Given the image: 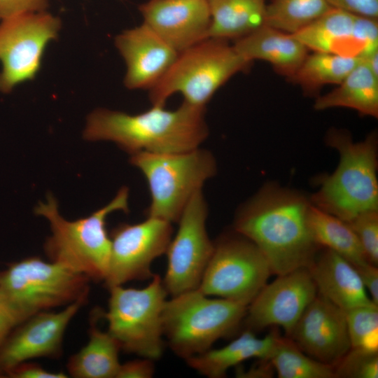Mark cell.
Segmentation results:
<instances>
[{
  "label": "cell",
  "instance_id": "f1b7e54d",
  "mask_svg": "<svg viewBox=\"0 0 378 378\" xmlns=\"http://www.w3.org/2000/svg\"><path fill=\"white\" fill-rule=\"evenodd\" d=\"M331 8L326 0H273L266 6L265 24L294 34Z\"/></svg>",
  "mask_w": 378,
  "mask_h": 378
},
{
  "label": "cell",
  "instance_id": "4dcf8cb0",
  "mask_svg": "<svg viewBox=\"0 0 378 378\" xmlns=\"http://www.w3.org/2000/svg\"><path fill=\"white\" fill-rule=\"evenodd\" d=\"M334 369L335 378H377L378 351L350 348Z\"/></svg>",
  "mask_w": 378,
  "mask_h": 378
},
{
  "label": "cell",
  "instance_id": "5b68a950",
  "mask_svg": "<svg viewBox=\"0 0 378 378\" xmlns=\"http://www.w3.org/2000/svg\"><path fill=\"white\" fill-rule=\"evenodd\" d=\"M90 280L61 263L26 258L0 272V308L16 326L34 314L88 297Z\"/></svg>",
  "mask_w": 378,
  "mask_h": 378
},
{
  "label": "cell",
  "instance_id": "277c9868",
  "mask_svg": "<svg viewBox=\"0 0 378 378\" xmlns=\"http://www.w3.org/2000/svg\"><path fill=\"white\" fill-rule=\"evenodd\" d=\"M326 140L338 151L340 162L323 178L312 204L346 222L363 211L378 210L377 134L355 142L347 132L332 129Z\"/></svg>",
  "mask_w": 378,
  "mask_h": 378
},
{
  "label": "cell",
  "instance_id": "603a6c76",
  "mask_svg": "<svg viewBox=\"0 0 378 378\" xmlns=\"http://www.w3.org/2000/svg\"><path fill=\"white\" fill-rule=\"evenodd\" d=\"M335 107L354 109L365 115L378 116V76L364 59L331 92L318 97L314 108L318 111Z\"/></svg>",
  "mask_w": 378,
  "mask_h": 378
},
{
  "label": "cell",
  "instance_id": "d4e9b609",
  "mask_svg": "<svg viewBox=\"0 0 378 378\" xmlns=\"http://www.w3.org/2000/svg\"><path fill=\"white\" fill-rule=\"evenodd\" d=\"M120 349L117 340L92 322L88 342L69 360V374L76 378H116L121 364Z\"/></svg>",
  "mask_w": 378,
  "mask_h": 378
},
{
  "label": "cell",
  "instance_id": "5bb4252c",
  "mask_svg": "<svg viewBox=\"0 0 378 378\" xmlns=\"http://www.w3.org/2000/svg\"><path fill=\"white\" fill-rule=\"evenodd\" d=\"M316 295V285L307 267L277 275L248 305L244 321L248 330L280 326L288 336Z\"/></svg>",
  "mask_w": 378,
  "mask_h": 378
},
{
  "label": "cell",
  "instance_id": "d590c367",
  "mask_svg": "<svg viewBox=\"0 0 378 378\" xmlns=\"http://www.w3.org/2000/svg\"><path fill=\"white\" fill-rule=\"evenodd\" d=\"M4 377L11 378H66L63 372H52L42 366L28 361L20 363L8 370Z\"/></svg>",
  "mask_w": 378,
  "mask_h": 378
},
{
  "label": "cell",
  "instance_id": "4fadbf2b",
  "mask_svg": "<svg viewBox=\"0 0 378 378\" xmlns=\"http://www.w3.org/2000/svg\"><path fill=\"white\" fill-rule=\"evenodd\" d=\"M171 223L155 217L138 223H122L111 232L108 288L135 280L151 279L154 260L165 254L172 239Z\"/></svg>",
  "mask_w": 378,
  "mask_h": 378
},
{
  "label": "cell",
  "instance_id": "f35d334b",
  "mask_svg": "<svg viewBox=\"0 0 378 378\" xmlns=\"http://www.w3.org/2000/svg\"><path fill=\"white\" fill-rule=\"evenodd\" d=\"M15 327V324L12 318L0 308V347Z\"/></svg>",
  "mask_w": 378,
  "mask_h": 378
},
{
  "label": "cell",
  "instance_id": "7c38bea8",
  "mask_svg": "<svg viewBox=\"0 0 378 378\" xmlns=\"http://www.w3.org/2000/svg\"><path fill=\"white\" fill-rule=\"evenodd\" d=\"M207 216L208 206L200 190L185 207L165 253L167 267L162 281L172 296L199 288L214 250L206 231Z\"/></svg>",
  "mask_w": 378,
  "mask_h": 378
},
{
  "label": "cell",
  "instance_id": "836d02e7",
  "mask_svg": "<svg viewBox=\"0 0 378 378\" xmlns=\"http://www.w3.org/2000/svg\"><path fill=\"white\" fill-rule=\"evenodd\" d=\"M332 8L356 15L377 19L378 0H326Z\"/></svg>",
  "mask_w": 378,
  "mask_h": 378
},
{
  "label": "cell",
  "instance_id": "9a60e30c",
  "mask_svg": "<svg viewBox=\"0 0 378 378\" xmlns=\"http://www.w3.org/2000/svg\"><path fill=\"white\" fill-rule=\"evenodd\" d=\"M88 297L57 312H42L17 325L0 347V375L16 365L38 358H58L65 330Z\"/></svg>",
  "mask_w": 378,
  "mask_h": 378
},
{
  "label": "cell",
  "instance_id": "e0dca14e",
  "mask_svg": "<svg viewBox=\"0 0 378 378\" xmlns=\"http://www.w3.org/2000/svg\"><path fill=\"white\" fill-rule=\"evenodd\" d=\"M139 10L144 23L178 52L209 38L207 0H149Z\"/></svg>",
  "mask_w": 378,
  "mask_h": 378
},
{
  "label": "cell",
  "instance_id": "44dd1931",
  "mask_svg": "<svg viewBox=\"0 0 378 378\" xmlns=\"http://www.w3.org/2000/svg\"><path fill=\"white\" fill-rule=\"evenodd\" d=\"M233 46L246 60L266 61L289 78L308 55L306 46L293 34L266 24L236 40Z\"/></svg>",
  "mask_w": 378,
  "mask_h": 378
},
{
  "label": "cell",
  "instance_id": "ba28073f",
  "mask_svg": "<svg viewBox=\"0 0 378 378\" xmlns=\"http://www.w3.org/2000/svg\"><path fill=\"white\" fill-rule=\"evenodd\" d=\"M131 164L145 176L150 194L147 216L177 223L192 195L217 172L214 156L200 147L178 153L140 152Z\"/></svg>",
  "mask_w": 378,
  "mask_h": 378
},
{
  "label": "cell",
  "instance_id": "7a4b0ae2",
  "mask_svg": "<svg viewBox=\"0 0 378 378\" xmlns=\"http://www.w3.org/2000/svg\"><path fill=\"white\" fill-rule=\"evenodd\" d=\"M206 108L185 102L174 110L154 106L136 115L97 108L87 118L83 136L110 141L130 155L140 153H178L200 147L209 134Z\"/></svg>",
  "mask_w": 378,
  "mask_h": 378
},
{
  "label": "cell",
  "instance_id": "8d00e7d4",
  "mask_svg": "<svg viewBox=\"0 0 378 378\" xmlns=\"http://www.w3.org/2000/svg\"><path fill=\"white\" fill-rule=\"evenodd\" d=\"M362 284L371 300L378 305V268L377 266L367 263L355 267Z\"/></svg>",
  "mask_w": 378,
  "mask_h": 378
},
{
  "label": "cell",
  "instance_id": "8992f818",
  "mask_svg": "<svg viewBox=\"0 0 378 378\" xmlns=\"http://www.w3.org/2000/svg\"><path fill=\"white\" fill-rule=\"evenodd\" d=\"M251 63L226 40L208 38L178 53L163 76L148 90L149 100L152 105L164 106L172 95L180 93L183 102L206 108L216 91Z\"/></svg>",
  "mask_w": 378,
  "mask_h": 378
},
{
  "label": "cell",
  "instance_id": "ffe728a7",
  "mask_svg": "<svg viewBox=\"0 0 378 378\" xmlns=\"http://www.w3.org/2000/svg\"><path fill=\"white\" fill-rule=\"evenodd\" d=\"M307 268L317 293L343 310L374 304L355 266L335 251L320 248Z\"/></svg>",
  "mask_w": 378,
  "mask_h": 378
},
{
  "label": "cell",
  "instance_id": "8fae6325",
  "mask_svg": "<svg viewBox=\"0 0 378 378\" xmlns=\"http://www.w3.org/2000/svg\"><path fill=\"white\" fill-rule=\"evenodd\" d=\"M62 23L47 11L15 15L0 22V92H10L38 72L47 45L57 38Z\"/></svg>",
  "mask_w": 378,
  "mask_h": 378
},
{
  "label": "cell",
  "instance_id": "d6a6232c",
  "mask_svg": "<svg viewBox=\"0 0 378 378\" xmlns=\"http://www.w3.org/2000/svg\"><path fill=\"white\" fill-rule=\"evenodd\" d=\"M49 0H0V20L27 13L46 11Z\"/></svg>",
  "mask_w": 378,
  "mask_h": 378
},
{
  "label": "cell",
  "instance_id": "74e56055",
  "mask_svg": "<svg viewBox=\"0 0 378 378\" xmlns=\"http://www.w3.org/2000/svg\"><path fill=\"white\" fill-rule=\"evenodd\" d=\"M274 367L270 359H258L257 364L245 371L241 368L236 375L244 378H269L272 377L274 372Z\"/></svg>",
  "mask_w": 378,
  "mask_h": 378
},
{
  "label": "cell",
  "instance_id": "9c48e42d",
  "mask_svg": "<svg viewBox=\"0 0 378 378\" xmlns=\"http://www.w3.org/2000/svg\"><path fill=\"white\" fill-rule=\"evenodd\" d=\"M110 297L104 317L108 332L120 349L141 358L156 360L163 349L162 312L167 292L162 279L153 274L143 288H108Z\"/></svg>",
  "mask_w": 378,
  "mask_h": 378
},
{
  "label": "cell",
  "instance_id": "7402d4cb",
  "mask_svg": "<svg viewBox=\"0 0 378 378\" xmlns=\"http://www.w3.org/2000/svg\"><path fill=\"white\" fill-rule=\"evenodd\" d=\"M279 335L273 331L263 338L257 337L247 330L228 344L219 349H209L186 360L200 374L210 378L224 377L232 367L250 358L270 359Z\"/></svg>",
  "mask_w": 378,
  "mask_h": 378
},
{
  "label": "cell",
  "instance_id": "484cf974",
  "mask_svg": "<svg viewBox=\"0 0 378 378\" xmlns=\"http://www.w3.org/2000/svg\"><path fill=\"white\" fill-rule=\"evenodd\" d=\"M309 225L319 247L335 251L355 267L369 263L358 237L346 221L312 204Z\"/></svg>",
  "mask_w": 378,
  "mask_h": 378
},
{
  "label": "cell",
  "instance_id": "52a82bcc",
  "mask_svg": "<svg viewBox=\"0 0 378 378\" xmlns=\"http://www.w3.org/2000/svg\"><path fill=\"white\" fill-rule=\"evenodd\" d=\"M247 306L195 289L172 296L162 312L163 335L185 360L211 349L244 321Z\"/></svg>",
  "mask_w": 378,
  "mask_h": 378
},
{
  "label": "cell",
  "instance_id": "f546056e",
  "mask_svg": "<svg viewBox=\"0 0 378 378\" xmlns=\"http://www.w3.org/2000/svg\"><path fill=\"white\" fill-rule=\"evenodd\" d=\"M351 348L378 351V305H362L345 311Z\"/></svg>",
  "mask_w": 378,
  "mask_h": 378
},
{
  "label": "cell",
  "instance_id": "4316f807",
  "mask_svg": "<svg viewBox=\"0 0 378 378\" xmlns=\"http://www.w3.org/2000/svg\"><path fill=\"white\" fill-rule=\"evenodd\" d=\"M363 59L314 52L307 55L290 78L307 90L326 84L339 85Z\"/></svg>",
  "mask_w": 378,
  "mask_h": 378
},
{
  "label": "cell",
  "instance_id": "cb8c5ba5",
  "mask_svg": "<svg viewBox=\"0 0 378 378\" xmlns=\"http://www.w3.org/2000/svg\"><path fill=\"white\" fill-rule=\"evenodd\" d=\"M266 0H207L211 24L209 37L242 38L265 24Z\"/></svg>",
  "mask_w": 378,
  "mask_h": 378
},
{
  "label": "cell",
  "instance_id": "6da1fadb",
  "mask_svg": "<svg viewBox=\"0 0 378 378\" xmlns=\"http://www.w3.org/2000/svg\"><path fill=\"white\" fill-rule=\"evenodd\" d=\"M311 205L297 191L267 185L239 208L234 230L260 249L272 274L307 267L321 248L309 225Z\"/></svg>",
  "mask_w": 378,
  "mask_h": 378
},
{
  "label": "cell",
  "instance_id": "ac0fdd59",
  "mask_svg": "<svg viewBox=\"0 0 378 378\" xmlns=\"http://www.w3.org/2000/svg\"><path fill=\"white\" fill-rule=\"evenodd\" d=\"M114 43L125 60L124 84L130 90L150 89L178 53L144 22L117 35Z\"/></svg>",
  "mask_w": 378,
  "mask_h": 378
},
{
  "label": "cell",
  "instance_id": "30bf717a",
  "mask_svg": "<svg viewBox=\"0 0 378 378\" xmlns=\"http://www.w3.org/2000/svg\"><path fill=\"white\" fill-rule=\"evenodd\" d=\"M235 234L222 236L214 242L213 253L197 289L208 296L248 307L272 272L260 249L245 237Z\"/></svg>",
  "mask_w": 378,
  "mask_h": 378
},
{
  "label": "cell",
  "instance_id": "2e32d148",
  "mask_svg": "<svg viewBox=\"0 0 378 378\" xmlns=\"http://www.w3.org/2000/svg\"><path fill=\"white\" fill-rule=\"evenodd\" d=\"M287 337L310 357L332 366L351 348L345 311L318 293Z\"/></svg>",
  "mask_w": 378,
  "mask_h": 378
},
{
  "label": "cell",
  "instance_id": "3957f363",
  "mask_svg": "<svg viewBox=\"0 0 378 378\" xmlns=\"http://www.w3.org/2000/svg\"><path fill=\"white\" fill-rule=\"evenodd\" d=\"M129 189L121 188L106 205L90 216L74 221L59 213L52 195L46 202H40L35 213L48 220L52 234L45 244L50 261L64 265L90 280H105L109 265L111 240L106 227V218L112 212L129 211Z\"/></svg>",
  "mask_w": 378,
  "mask_h": 378
},
{
  "label": "cell",
  "instance_id": "1f68e13d",
  "mask_svg": "<svg viewBox=\"0 0 378 378\" xmlns=\"http://www.w3.org/2000/svg\"><path fill=\"white\" fill-rule=\"evenodd\" d=\"M358 237L369 263L378 265V210L360 213L346 222Z\"/></svg>",
  "mask_w": 378,
  "mask_h": 378
},
{
  "label": "cell",
  "instance_id": "83f0119b",
  "mask_svg": "<svg viewBox=\"0 0 378 378\" xmlns=\"http://www.w3.org/2000/svg\"><path fill=\"white\" fill-rule=\"evenodd\" d=\"M270 360L279 378H335L334 366L310 357L287 336L279 335Z\"/></svg>",
  "mask_w": 378,
  "mask_h": 378
},
{
  "label": "cell",
  "instance_id": "e575fe53",
  "mask_svg": "<svg viewBox=\"0 0 378 378\" xmlns=\"http://www.w3.org/2000/svg\"><path fill=\"white\" fill-rule=\"evenodd\" d=\"M154 372L153 360L142 358L120 364L116 378H150Z\"/></svg>",
  "mask_w": 378,
  "mask_h": 378
},
{
  "label": "cell",
  "instance_id": "d6986e66",
  "mask_svg": "<svg viewBox=\"0 0 378 378\" xmlns=\"http://www.w3.org/2000/svg\"><path fill=\"white\" fill-rule=\"evenodd\" d=\"M293 35L314 52L365 58L378 50L366 41L358 16L335 8Z\"/></svg>",
  "mask_w": 378,
  "mask_h": 378
}]
</instances>
